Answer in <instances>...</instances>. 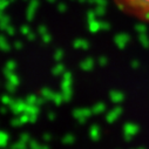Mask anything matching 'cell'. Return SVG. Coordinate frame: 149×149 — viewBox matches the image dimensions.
I'll use <instances>...</instances> for the list:
<instances>
[{"label": "cell", "mask_w": 149, "mask_h": 149, "mask_svg": "<svg viewBox=\"0 0 149 149\" xmlns=\"http://www.w3.org/2000/svg\"><path fill=\"white\" fill-rule=\"evenodd\" d=\"M125 15L149 25V0H110Z\"/></svg>", "instance_id": "1"}]
</instances>
